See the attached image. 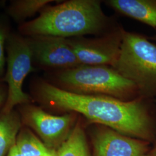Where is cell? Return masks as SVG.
Instances as JSON below:
<instances>
[{
	"mask_svg": "<svg viewBox=\"0 0 156 156\" xmlns=\"http://www.w3.org/2000/svg\"><path fill=\"white\" fill-rule=\"evenodd\" d=\"M17 112L23 126L31 129L48 149L55 151L66 140L77 122L75 113L54 115L31 103L19 105Z\"/></svg>",
	"mask_w": 156,
	"mask_h": 156,
	"instance_id": "8992f818",
	"label": "cell"
},
{
	"mask_svg": "<svg viewBox=\"0 0 156 156\" xmlns=\"http://www.w3.org/2000/svg\"><path fill=\"white\" fill-rule=\"evenodd\" d=\"M1 113L3 117L0 126V156H8L22 123L17 111L13 110L8 113Z\"/></svg>",
	"mask_w": 156,
	"mask_h": 156,
	"instance_id": "7c38bea8",
	"label": "cell"
},
{
	"mask_svg": "<svg viewBox=\"0 0 156 156\" xmlns=\"http://www.w3.org/2000/svg\"><path fill=\"white\" fill-rule=\"evenodd\" d=\"M120 53L114 68L136 86L140 97H156V45L145 35L123 29Z\"/></svg>",
	"mask_w": 156,
	"mask_h": 156,
	"instance_id": "277c9868",
	"label": "cell"
},
{
	"mask_svg": "<svg viewBox=\"0 0 156 156\" xmlns=\"http://www.w3.org/2000/svg\"><path fill=\"white\" fill-rule=\"evenodd\" d=\"M108 17L97 0H70L42 9L39 16L20 24L19 31L26 37L45 35L71 38L106 31Z\"/></svg>",
	"mask_w": 156,
	"mask_h": 156,
	"instance_id": "7a4b0ae2",
	"label": "cell"
},
{
	"mask_svg": "<svg viewBox=\"0 0 156 156\" xmlns=\"http://www.w3.org/2000/svg\"><path fill=\"white\" fill-rule=\"evenodd\" d=\"M31 92L34 99L45 107L80 114L90 123L132 138L143 140L153 138V123L146 98L126 101L104 95L78 94L42 79L32 82Z\"/></svg>",
	"mask_w": 156,
	"mask_h": 156,
	"instance_id": "6da1fadb",
	"label": "cell"
},
{
	"mask_svg": "<svg viewBox=\"0 0 156 156\" xmlns=\"http://www.w3.org/2000/svg\"><path fill=\"white\" fill-rule=\"evenodd\" d=\"M155 102H156V100H155Z\"/></svg>",
	"mask_w": 156,
	"mask_h": 156,
	"instance_id": "ffe728a7",
	"label": "cell"
},
{
	"mask_svg": "<svg viewBox=\"0 0 156 156\" xmlns=\"http://www.w3.org/2000/svg\"><path fill=\"white\" fill-rule=\"evenodd\" d=\"M26 38L32 50L34 66L53 72L82 65L67 38L45 35Z\"/></svg>",
	"mask_w": 156,
	"mask_h": 156,
	"instance_id": "ba28073f",
	"label": "cell"
},
{
	"mask_svg": "<svg viewBox=\"0 0 156 156\" xmlns=\"http://www.w3.org/2000/svg\"><path fill=\"white\" fill-rule=\"evenodd\" d=\"M52 0H14L7 8L8 15L16 22L20 24L34 16L51 2Z\"/></svg>",
	"mask_w": 156,
	"mask_h": 156,
	"instance_id": "5bb4252c",
	"label": "cell"
},
{
	"mask_svg": "<svg viewBox=\"0 0 156 156\" xmlns=\"http://www.w3.org/2000/svg\"><path fill=\"white\" fill-rule=\"evenodd\" d=\"M6 64L2 81L7 86L5 104L0 111L8 113L17 106L31 103L32 98L23 90V85L29 73L36 70L33 55L27 38L20 34L11 33L6 41Z\"/></svg>",
	"mask_w": 156,
	"mask_h": 156,
	"instance_id": "5b68a950",
	"label": "cell"
},
{
	"mask_svg": "<svg viewBox=\"0 0 156 156\" xmlns=\"http://www.w3.org/2000/svg\"><path fill=\"white\" fill-rule=\"evenodd\" d=\"M8 156H56L30 128L23 126Z\"/></svg>",
	"mask_w": 156,
	"mask_h": 156,
	"instance_id": "8fae6325",
	"label": "cell"
},
{
	"mask_svg": "<svg viewBox=\"0 0 156 156\" xmlns=\"http://www.w3.org/2000/svg\"><path fill=\"white\" fill-rule=\"evenodd\" d=\"M8 95L7 86L4 82L0 80V111L5 104Z\"/></svg>",
	"mask_w": 156,
	"mask_h": 156,
	"instance_id": "2e32d148",
	"label": "cell"
},
{
	"mask_svg": "<svg viewBox=\"0 0 156 156\" xmlns=\"http://www.w3.org/2000/svg\"><path fill=\"white\" fill-rule=\"evenodd\" d=\"M49 76L50 83L78 94L104 95L126 101L140 97L136 86L110 66L80 65L53 71Z\"/></svg>",
	"mask_w": 156,
	"mask_h": 156,
	"instance_id": "3957f363",
	"label": "cell"
},
{
	"mask_svg": "<svg viewBox=\"0 0 156 156\" xmlns=\"http://www.w3.org/2000/svg\"><path fill=\"white\" fill-rule=\"evenodd\" d=\"M56 156H89L83 128L79 120L66 140L56 151Z\"/></svg>",
	"mask_w": 156,
	"mask_h": 156,
	"instance_id": "4fadbf2b",
	"label": "cell"
},
{
	"mask_svg": "<svg viewBox=\"0 0 156 156\" xmlns=\"http://www.w3.org/2000/svg\"><path fill=\"white\" fill-rule=\"evenodd\" d=\"M106 3L118 13L156 29V0H109Z\"/></svg>",
	"mask_w": 156,
	"mask_h": 156,
	"instance_id": "30bf717a",
	"label": "cell"
},
{
	"mask_svg": "<svg viewBox=\"0 0 156 156\" xmlns=\"http://www.w3.org/2000/svg\"><path fill=\"white\" fill-rule=\"evenodd\" d=\"M94 156H147L148 145L145 140L123 135L98 125L93 135Z\"/></svg>",
	"mask_w": 156,
	"mask_h": 156,
	"instance_id": "9c48e42d",
	"label": "cell"
},
{
	"mask_svg": "<svg viewBox=\"0 0 156 156\" xmlns=\"http://www.w3.org/2000/svg\"><path fill=\"white\" fill-rule=\"evenodd\" d=\"M147 156H156V146L151 151H149Z\"/></svg>",
	"mask_w": 156,
	"mask_h": 156,
	"instance_id": "e0dca14e",
	"label": "cell"
},
{
	"mask_svg": "<svg viewBox=\"0 0 156 156\" xmlns=\"http://www.w3.org/2000/svg\"><path fill=\"white\" fill-rule=\"evenodd\" d=\"M148 38H149V39H150L151 41H154V42H156V35H154L151 36V37H149Z\"/></svg>",
	"mask_w": 156,
	"mask_h": 156,
	"instance_id": "ac0fdd59",
	"label": "cell"
},
{
	"mask_svg": "<svg viewBox=\"0 0 156 156\" xmlns=\"http://www.w3.org/2000/svg\"><path fill=\"white\" fill-rule=\"evenodd\" d=\"M10 34L9 23L4 17H0V80H2L5 73L6 44Z\"/></svg>",
	"mask_w": 156,
	"mask_h": 156,
	"instance_id": "9a60e30c",
	"label": "cell"
},
{
	"mask_svg": "<svg viewBox=\"0 0 156 156\" xmlns=\"http://www.w3.org/2000/svg\"><path fill=\"white\" fill-rule=\"evenodd\" d=\"M2 117H3V115L1 113H0V126L1 124L2 121Z\"/></svg>",
	"mask_w": 156,
	"mask_h": 156,
	"instance_id": "d6986e66",
	"label": "cell"
},
{
	"mask_svg": "<svg viewBox=\"0 0 156 156\" xmlns=\"http://www.w3.org/2000/svg\"><path fill=\"white\" fill-rule=\"evenodd\" d=\"M123 28L119 27L97 38H67L82 65L113 67L120 53Z\"/></svg>",
	"mask_w": 156,
	"mask_h": 156,
	"instance_id": "52a82bcc",
	"label": "cell"
}]
</instances>
